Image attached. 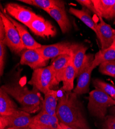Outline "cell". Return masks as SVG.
Wrapping results in <instances>:
<instances>
[{
  "instance_id": "4fadbf2b",
  "label": "cell",
  "mask_w": 115,
  "mask_h": 129,
  "mask_svg": "<svg viewBox=\"0 0 115 129\" xmlns=\"http://www.w3.org/2000/svg\"><path fill=\"white\" fill-rule=\"evenodd\" d=\"M3 13L17 28L25 49L36 50L41 47L42 45L33 38L23 25H21L13 18L9 16L5 12H3Z\"/></svg>"
},
{
  "instance_id": "4316f807",
  "label": "cell",
  "mask_w": 115,
  "mask_h": 129,
  "mask_svg": "<svg viewBox=\"0 0 115 129\" xmlns=\"http://www.w3.org/2000/svg\"><path fill=\"white\" fill-rule=\"evenodd\" d=\"M6 45L4 41H0V75L2 76L5 67L6 56Z\"/></svg>"
},
{
  "instance_id": "277c9868",
  "label": "cell",
  "mask_w": 115,
  "mask_h": 129,
  "mask_svg": "<svg viewBox=\"0 0 115 129\" xmlns=\"http://www.w3.org/2000/svg\"><path fill=\"white\" fill-rule=\"evenodd\" d=\"M28 84L44 94L59 85L53 67L51 65L34 70Z\"/></svg>"
},
{
  "instance_id": "e0dca14e",
  "label": "cell",
  "mask_w": 115,
  "mask_h": 129,
  "mask_svg": "<svg viewBox=\"0 0 115 129\" xmlns=\"http://www.w3.org/2000/svg\"><path fill=\"white\" fill-rule=\"evenodd\" d=\"M88 48L83 45L73 43L72 48V55L73 63L76 71V77H78L79 74L83 67L87 54L86 52Z\"/></svg>"
},
{
  "instance_id": "6da1fadb",
  "label": "cell",
  "mask_w": 115,
  "mask_h": 129,
  "mask_svg": "<svg viewBox=\"0 0 115 129\" xmlns=\"http://www.w3.org/2000/svg\"><path fill=\"white\" fill-rule=\"evenodd\" d=\"M58 101L56 116L60 123L76 129H90L78 94L66 92Z\"/></svg>"
},
{
  "instance_id": "ffe728a7",
  "label": "cell",
  "mask_w": 115,
  "mask_h": 129,
  "mask_svg": "<svg viewBox=\"0 0 115 129\" xmlns=\"http://www.w3.org/2000/svg\"><path fill=\"white\" fill-rule=\"evenodd\" d=\"M69 13L81 20L85 25L95 31L97 35L98 24L93 19L87 9L84 8L78 9L70 7L69 9Z\"/></svg>"
},
{
  "instance_id": "ba28073f",
  "label": "cell",
  "mask_w": 115,
  "mask_h": 129,
  "mask_svg": "<svg viewBox=\"0 0 115 129\" xmlns=\"http://www.w3.org/2000/svg\"><path fill=\"white\" fill-rule=\"evenodd\" d=\"M5 12L12 18L15 19L28 26L37 15L32 10L17 3H9L6 5Z\"/></svg>"
},
{
  "instance_id": "9c48e42d",
  "label": "cell",
  "mask_w": 115,
  "mask_h": 129,
  "mask_svg": "<svg viewBox=\"0 0 115 129\" xmlns=\"http://www.w3.org/2000/svg\"><path fill=\"white\" fill-rule=\"evenodd\" d=\"M73 45L68 42H61L53 45H42L36 50L44 58L49 60L61 55L70 54L72 53Z\"/></svg>"
},
{
  "instance_id": "52a82bcc",
  "label": "cell",
  "mask_w": 115,
  "mask_h": 129,
  "mask_svg": "<svg viewBox=\"0 0 115 129\" xmlns=\"http://www.w3.org/2000/svg\"><path fill=\"white\" fill-rule=\"evenodd\" d=\"M94 59L92 54H87L86 60L78 76L76 86L73 92L78 95L89 92L91 75L95 69L92 67V62Z\"/></svg>"
},
{
  "instance_id": "603a6c76",
  "label": "cell",
  "mask_w": 115,
  "mask_h": 129,
  "mask_svg": "<svg viewBox=\"0 0 115 129\" xmlns=\"http://www.w3.org/2000/svg\"><path fill=\"white\" fill-rule=\"evenodd\" d=\"M112 60H115V47L111 46L109 48L101 50L96 54L92 62V67L96 68L103 62Z\"/></svg>"
},
{
  "instance_id": "7402d4cb",
  "label": "cell",
  "mask_w": 115,
  "mask_h": 129,
  "mask_svg": "<svg viewBox=\"0 0 115 129\" xmlns=\"http://www.w3.org/2000/svg\"><path fill=\"white\" fill-rule=\"evenodd\" d=\"M20 2L39 7L45 11L56 7L65 8V6L64 1L60 0H20Z\"/></svg>"
},
{
  "instance_id": "836d02e7",
  "label": "cell",
  "mask_w": 115,
  "mask_h": 129,
  "mask_svg": "<svg viewBox=\"0 0 115 129\" xmlns=\"http://www.w3.org/2000/svg\"><path fill=\"white\" fill-rule=\"evenodd\" d=\"M109 112L111 115H112L115 117V106L111 107L109 110Z\"/></svg>"
},
{
  "instance_id": "2e32d148",
  "label": "cell",
  "mask_w": 115,
  "mask_h": 129,
  "mask_svg": "<svg viewBox=\"0 0 115 129\" xmlns=\"http://www.w3.org/2000/svg\"><path fill=\"white\" fill-rule=\"evenodd\" d=\"M31 124L58 129L60 122L57 116L51 115L40 111L38 114L32 117Z\"/></svg>"
},
{
  "instance_id": "7c38bea8",
  "label": "cell",
  "mask_w": 115,
  "mask_h": 129,
  "mask_svg": "<svg viewBox=\"0 0 115 129\" xmlns=\"http://www.w3.org/2000/svg\"><path fill=\"white\" fill-rule=\"evenodd\" d=\"M100 20L98 25L97 37L100 40L101 50H105L112 45L115 35V31L110 25L106 23L103 18L99 17Z\"/></svg>"
},
{
  "instance_id": "5b68a950",
  "label": "cell",
  "mask_w": 115,
  "mask_h": 129,
  "mask_svg": "<svg viewBox=\"0 0 115 129\" xmlns=\"http://www.w3.org/2000/svg\"><path fill=\"white\" fill-rule=\"evenodd\" d=\"M0 18L5 26V37L3 40L4 43L10 51L17 54H20L25 48L17 28L3 12L0 13Z\"/></svg>"
},
{
  "instance_id": "5bb4252c",
  "label": "cell",
  "mask_w": 115,
  "mask_h": 129,
  "mask_svg": "<svg viewBox=\"0 0 115 129\" xmlns=\"http://www.w3.org/2000/svg\"><path fill=\"white\" fill-rule=\"evenodd\" d=\"M46 12L56 21L62 33H66L70 30L71 25L65 8L56 7Z\"/></svg>"
},
{
  "instance_id": "1f68e13d",
  "label": "cell",
  "mask_w": 115,
  "mask_h": 129,
  "mask_svg": "<svg viewBox=\"0 0 115 129\" xmlns=\"http://www.w3.org/2000/svg\"><path fill=\"white\" fill-rule=\"evenodd\" d=\"M114 17H115V3L113 5V7H112V8L111 10V12H110L108 20L112 19Z\"/></svg>"
},
{
  "instance_id": "30bf717a",
  "label": "cell",
  "mask_w": 115,
  "mask_h": 129,
  "mask_svg": "<svg viewBox=\"0 0 115 129\" xmlns=\"http://www.w3.org/2000/svg\"><path fill=\"white\" fill-rule=\"evenodd\" d=\"M28 27L35 35L44 38L54 37L56 34L54 26L49 21L38 15L31 21Z\"/></svg>"
},
{
  "instance_id": "e575fe53",
  "label": "cell",
  "mask_w": 115,
  "mask_h": 129,
  "mask_svg": "<svg viewBox=\"0 0 115 129\" xmlns=\"http://www.w3.org/2000/svg\"><path fill=\"white\" fill-rule=\"evenodd\" d=\"M112 46L115 47V35H114V38H113V43L111 45Z\"/></svg>"
},
{
  "instance_id": "4dcf8cb0",
  "label": "cell",
  "mask_w": 115,
  "mask_h": 129,
  "mask_svg": "<svg viewBox=\"0 0 115 129\" xmlns=\"http://www.w3.org/2000/svg\"><path fill=\"white\" fill-rule=\"evenodd\" d=\"M30 127L31 129H56L54 128H51L49 127H45V126H42L40 125H37L33 124H30Z\"/></svg>"
},
{
  "instance_id": "d590c367",
  "label": "cell",
  "mask_w": 115,
  "mask_h": 129,
  "mask_svg": "<svg viewBox=\"0 0 115 129\" xmlns=\"http://www.w3.org/2000/svg\"><path fill=\"white\" fill-rule=\"evenodd\" d=\"M6 129H14L13 128H10V127H8V128H6Z\"/></svg>"
},
{
  "instance_id": "d4e9b609",
  "label": "cell",
  "mask_w": 115,
  "mask_h": 129,
  "mask_svg": "<svg viewBox=\"0 0 115 129\" xmlns=\"http://www.w3.org/2000/svg\"><path fill=\"white\" fill-rule=\"evenodd\" d=\"M93 84L96 89L106 93L115 100V87L113 85L98 79L93 80Z\"/></svg>"
},
{
  "instance_id": "484cf974",
  "label": "cell",
  "mask_w": 115,
  "mask_h": 129,
  "mask_svg": "<svg viewBox=\"0 0 115 129\" xmlns=\"http://www.w3.org/2000/svg\"><path fill=\"white\" fill-rule=\"evenodd\" d=\"M99 71L103 74L115 78V60L106 61L100 64Z\"/></svg>"
},
{
  "instance_id": "8d00e7d4",
  "label": "cell",
  "mask_w": 115,
  "mask_h": 129,
  "mask_svg": "<svg viewBox=\"0 0 115 129\" xmlns=\"http://www.w3.org/2000/svg\"><path fill=\"white\" fill-rule=\"evenodd\" d=\"M114 24H115V21H114ZM114 31H115V29H114Z\"/></svg>"
},
{
  "instance_id": "d6986e66",
  "label": "cell",
  "mask_w": 115,
  "mask_h": 129,
  "mask_svg": "<svg viewBox=\"0 0 115 129\" xmlns=\"http://www.w3.org/2000/svg\"><path fill=\"white\" fill-rule=\"evenodd\" d=\"M72 57V53L70 54L61 55L56 57L51 65L54 70L57 82L59 83L62 81L65 71Z\"/></svg>"
},
{
  "instance_id": "f546056e",
  "label": "cell",
  "mask_w": 115,
  "mask_h": 129,
  "mask_svg": "<svg viewBox=\"0 0 115 129\" xmlns=\"http://www.w3.org/2000/svg\"><path fill=\"white\" fill-rule=\"evenodd\" d=\"M5 37V29L2 19L0 18V41L3 40Z\"/></svg>"
},
{
  "instance_id": "44dd1931",
  "label": "cell",
  "mask_w": 115,
  "mask_h": 129,
  "mask_svg": "<svg viewBox=\"0 0 115 129\" xmlns=\"http://www.w3.org/2000/svg\"><path fill=\"white\" fill-rule=\"evenodd\" d=\"M76 77V71L73 63L72 57L68 65L67 66L63 77L62 80V89L65 92L71 91L73 89L74 80Z\"/></svg>"
},
{
  "instance_id": "8992f818",
  "label": "cell",
  "mask_w": 115,
  "mask_h": 129,
  "mask_svg": "<svg viewBox=\"0 0 115 129\" xmlns=\"http://www.w3.org/2000/svg\"><path fill=\"white\" fill-rule=\"evenodd\" d=\"M32 117L21 110L10 116H0V129H31Z\"/></svg>"
},
{
  "instance_id": "ac0fdd59",
  "label": "cell",
  "mask_w": 115,
  "mask_h": 129,
  "mask_svg": "<svg viewBox=\"0 0 115 129\" xmlns=\"http://www.w3.org/2000/svg\"><path fill=\"white\" fill-rule=\"evenodd\" d=\"M57 91L51 89L45 94V98L43 102L41 111L50 115L56 116L58 105Z\"/></svg>"
},
{
  "instance_id": "cb8c5ba5",
  "label": "cell",
  "mask_w": 115,
  "mask_h": 129,
  "mask_svg": "<svg viewBox=\"0 0 115 129\" xmlns=\"http://www.w3.org/2000/svg\"><path fill=\"white\" fill-rule=\"evenodd\" d=\"M96 9L102 18L108 19L115 0H92Z\"/></svg>"
},
{
  "instance_id": "83f0119b",
  "label": "cell",
  "mask_w": 115,
  "mask_h": 129,
  "mask_svg": "<svg viewBox=\"0 0 115 129\" xmlns=\"http://www.w3.org/2000/svg\"><path fill=\"white\" fill-rule=\"evenodd\" d=\"M76 2H78L81 5L87 8V9L92 12L94 14L97 15L98 18L100 17V15L96 9L92 0H77Z\"/></svg>"
},
{
  "instance_id": "7a4b0ae2",
  "label": "cell",
  "mask_w": 115,
  "mask_h": 129,
  "mask_svg": "<svg viewBox=\"0 0 115 129\" xmlns=\"http://www.w3.org/2000/svg\"><path fill=\"white\" fill-rule=\"evenodd\" d=\"M18 80L15 79L3 85L1 88L20 104V110L30 114L37 112L41 109L44 100L40 92L34 87L29 89Z\"/></svg>"
},
{
  "instance_id": "d6a6232c",
  "label": "cell",
  "mask_w": 115,
  "mask_h": 129,
  "mask_svg": "<svg viewBox=\"0 0 115 129\" xmlns=\"http://www.w3.org/2000/svg\"><path fill=\"white\" fill-rule=\"evenodd\" d=\"M58 129H76V128H73V127H71L70 126L67 125L65 124H63V123L60 122V125H59Z\"/></svg>"
},
{
  "instance_id": "8fae6325",
  "label": "cell",
  "mask_w": 115,
  "mask_h": 129,
  "mask_svg": "<svg viewBox=\"0 0 115 129\" xmlns=\"http://www.w3.org/2000/svg\"><path fill=\"white\" fill-rule=\"evenodd\" d=\"M47 60L42 56L36 50L27 49L21 56L20 63L22 65L28 66L34 70L45 67L48 62Z\"/></svg>"
},
{
  "instance_id": "9a60e30c",
  "label": "cell",
  "mask_w": 115,
  "mask_h": 129,
  "mask_svg": "<svg viewBox=\"0 0 115 129\" xmlns=\"http://www.w3.org/2000/svg\"><path fill=\"white\" fill-rule=\"evenodd\" d=\"M20 109L5 91L0 88V115L10 116L20 111Z\"/></svg>"
},
{
  "instance_id": "3957f363",
  "label": "cell",
  "mask_w": 115,
  "mask_h": 129,
  "mask_svg": "<svg viewBox=\"0 0 115 129\" xmlns=\"http://www.w3.org/2000/svg\"><path fill=\"white\" fill-rule=\"evenodd\" d=\"M88 101L90 114L100 119L105 118L108 108L115 106V100L111 96L96 89L89 92Z\"/></svg>"
},
{
  "instance_id": "f1b7e54d",
  "label": "cell",
  "mask_w": 115,
  "mask_h": 129,
  "mask_svg": "<svg viewBox=\"0 0 115 129\" xmlns=\"http://www.w3.org/2000/svg\"><path fill=\"white\" fill-rule=\"evenodd\" d=\"M102 129H115V117L111 115L106 116L102 124Z\"/></svg>"
}]
</instances>
